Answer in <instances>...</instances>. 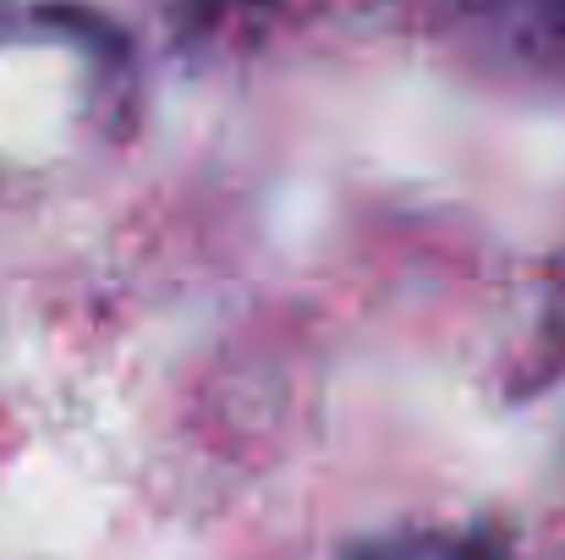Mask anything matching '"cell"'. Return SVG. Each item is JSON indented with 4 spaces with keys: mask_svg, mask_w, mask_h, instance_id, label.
<instances>
[{
    "mask_svg": "<svg viewBox=\"0 0 565 560\" xmlns=\"http://www.w3.org/2000/svg\"><path fill=\"white\" fill-rule=\"evenodd\" d=\"M358 560H478L467 545H450V539H390V545H374Z\"/></svg>",
    "mask_w": 565,
    "mask_h": 560,
    "instance_id": "1",
    "label": "cell"
},
{
    "mask_svg": "<svg viewBox=\"0 0 565 560\" xmlns=\"http://www.w3.org/2000/svg\"><path fill=\"white\" fill-rule=\"evenodd\" d=\"M489 6L516 17V22H527V28H539L544 39L565 44V0H489Z\"/></svg>",
    "mask_w": 565,
    "mask_h": 560,
    "instance_id": "2",
    "label": "cell"
}]
</instances>
